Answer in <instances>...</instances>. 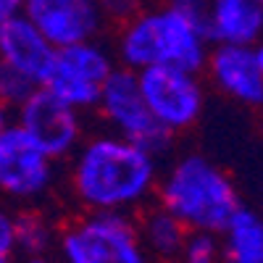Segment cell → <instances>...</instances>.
<instances>
[{
    "mask_svg": "<svg viewBox=\"0 0 263 263\" xmlns=\"http://www.w3.org/2000/svg\"><path fill=\"white\" fill-rule=\"evenodd\" d=\"M140 239H142V248H147L150 253H156L158 258H177L184 239L190 234V229L179 221L177 216H171L166 208H158L145 216Z\"/></svg>",
    "mask_w": 263,
    "mask_h": 263,
    "instance_id": "15",
    "label": "cell"
},
{
    "mask_svg": "<svg viewBox=\"0 0 263 263\" xmlns=\"http://www.w3.org/2000/svg\"><path fill=\"white\" fill-rule=\"evenodd\" d=\"M8 124H11V108L0 103V132H3Z\"/></svg>",
    "mask_w": 263,
    "mask_h": 263,
    "instance_id": "22",
    "label": "cell"
},
{
    "mask_svg": "<svg viewBox=\"0 0 263 263\" xmlns=\"http://www.w3.org/2000/svg\"><path fill=\"white\" fill-rule=\"evenodd\" d=\"M221 237L224 263H263V216L239 205Z\"/></svg>",
    "mask_w": 263,
    "mask_h": 263,
    "instance_id": "14",
    "label": "cell"
},
{
    "mask_svg": "<svg viewBox=\"0 0 263 263\" xmlns=\"http://www.w3.org/2000/svg\"><path fill=\"white\" fill-rule=\"evenodd\" d=\"M24 16L48 37L53 48L92 40L103 24L98 0H27Z\"/></svg>",
    "mask_w": 263,
    "mask_h": 263,
    "instance_id": "10",
    "label": "cell"
},
{
    "mask_svg": "<svg viewBox=\"0 0 263 263\" xmlns=\"http://www.w3.org/2000/svg\"><path fill=\"white\" fill-rule=\"evenodd\" d=\"M205 63L213 84L224 95L245 105H263V74L253 45H216Z\"/></svg>",
    "mask_w": 263,
    "mask_h": 263,
    "instance_id": "12",
    "label": "cell"
},
{
    "mask_svg": "<svg viewBox=\"0 0 263 263\" xmlns=\"http://www.w3.org/2000/svg\"><path fill=\"white\" fill-rule=\"evenodd\" d=\"M100 3V11H103V18H121V21H129L137 16V0H98Z\"/></svg>",
    "mask_w": 263,
    "mask_h": 263,
    "instance_id": "20",
    "label": "cell"
},
{
    "mask_svg": "<svg viewBox=\"0 0 263 263\" xmlns=\"http://www.w3.org/2000/svg\"><path fill=\"white\" fill-rule=\"evenodd\" d=\"M53 182V158H48L13 121L0 132V195L34 200Z\"/></svg>",
    "mask_w": 263,
    "mask_h": 263,
    "instance_id": "9",
    "label": "cell"
},
{
    "mask_svg": "<svg viewBox=\"0 0 263 263\" xmlns=\"http://www.w3.org/2000/svg\"><path fill=\"white\" fill-rule=\"evenodd\" d=\"M55 53L58 48L50 45L48 37L24 13L0 21V61L21 71L37 87H42L50 77L55 66Z\"/></svg>",
    "mask_w": 263,
    "mask_h": 263,
    "instance_id": "11",
    "label": "cell"
},
{
    "mask_svg": "<svg viewBox=\"0 0 263 263\" xmlns=\"http://www.w3.org/2000/svg\"><path fill=\"white\" fill-rule=\"evenodd\" d=\"M24 8H27V0H0V21L24 13Z\"/></svg>",
    "mask_w": 263,
    "mask_h": 263,
    "instance_id": "21",
    "label": "cell"
},
{
    "mask_svg": "<svg viewBox=\"0 0 263 263\" xmlns=\"http://www.w3.org/2000/svg\"><path fill=\"white\" fill-rule=\"evenodd\" d=\"M71 184L92 213H124L140 205L156 187V158L121 135H100L79 145Z\"/></svg>",
    "mask_w": 263,
    "mask_h": 263,
    "instance_id": "1",
    "label": "cell"
},
{
    "mask_svg": "<svg viewBox=\"0 0 263 263\" xmlns=\"http://www.w3.org/2000/svg\"><path fill=\"white\" fill-rule=\"evenodd\" d=\"M95 108L103 111L108 124L116 129V135L135 142L137 147L150 153L153 158H158L161 153H166L174 142V132L161 126L153 119V114L147 111L137 71L114 69L111 77L100 87V98H98Z\"/></svg>",
    "mask_w": 263,
    "mask_h": 263,
    "instance_id": "5",
    "label": "cell"
},
{
    "mask_svg": "<svg viewBox=\"0 0 263 263\" xmlns=\"http://www.w3.org/2000/svg\"><path fill=\"white\" fill-rule=\"evenodd\" d=\"M16 237H18V248L27 250L29 258L32 255H45L50 229L37 216H18L16 218Z\"/></svg>",
    "mask_w": 263,
    "mask_h": 263,
    "instance_id": "18",
    "label": "cell"
},
{
    "mask_svg": "<svg viewBox=\"0 0 263 263\" xmlns=\"http://www.w3.org/2000/svg\"><path fill=\"white\" fill-rule=\"evenodd\" d=\"M13 124L53 161L74 153L82 140L79 111L45 87L32 90V95L16 108Z\"/></svg>",
    "mask_w": 263,
    "mask_h": 263,
    "instance_id": "8",
    "label": "cell"
},
{
    "mask_svg": "<svg viewBox=\"0 0 263 263\" xmlns=\"http://www.w3.org/2000/svg\"><path fill=\"white\" fill-rule=\"evenodd\" d=\"M18 253V237H16V216L0 208V263H13Z\"/></svg>",
    "mask_w": 263,
    "mask_h": 263,
    "instance_id": "19",
    "label": "cell"
},
{
    "mask_svg": "<svg viewBox=\"0 0 263 263\" xmlns=\"http://www.w3.org/2000/svg\"><path fill=\"white\" fill-rule=\"evenodd\" d=\"M177 258L182 263H224L221 237L213 232H190Z\"/></svg>",
    "mask_w": 263,
    "mask_h": 263,
    "instance_id": "16",
    "label": "cell"
},
{
    "mask_svg": "<svg viewBox=\"0 0 263 263\" xmlns=\"http://www.w3.org/2000/svg\"><path fill=\"white\" fill-rule=\"evenodd\" d=\"M208 40L216 45H255L263 37L258 0H208Z\"/></svg>",
    "mask_w": 263,
    "mask_h": 263,
    "instance_id": "13",
    "label": "cell"
},
{
    "mask_svg": "<svg viewBox=\"0 0 263 263\" xmlns=\"http://www.w3.org/2000/svg\"><path fill=\"white\" fill-rule=\"evenodd\" d=\"M161 208L177 216L190 232L221 234L239 211L232 179L203 156H184L168 168L158 187Z\"/></svg>",
    "mask_w": 263,
    "mask_h": 263,
    "instance_id": "3",
    "label": "cell"
},
{
    "mask_svg": "<svg viewBox=\"0 0 263 263\" xmlns=\"http://www.w3.org/2000/svg\"><path fill=\"white\" fill-rule=\"evenodd\" d=\"M253 50H255V61H258V69H260V74H263V37L253 45Z\"/></svg>",
    "mask_w": 263,
    "mask_h": 263,
    "instance_id": "23",
    "label": "cell"
},
{
    "mask_svg": "<svg viewBox=\"0 0 263 263\" xmlns=\"http://www.w3.org/2000/svg\"><path fill=\"white\" fill-rule=\"evenodd\" d=\"M63 263H147L140 232L124 213H90L66 229Z\"/></svg>",
    "mask_w": 263,
    "mask_h": 263,
    "instance_id": "4",
    "label": "cell"
},
{
    "mask_svg": "<svg viewBox=\"0 0 263 263\" xmlns=\"http://www.w3.org/2000/svg\"><path fill=\"white\" fill-rule=\"evenodd\" d=\"M258 6H260V11H263V0H258Z\"/></svg>",
    "mask_w": 263,
    "mask_h": 263,
    "instance_id": "25",
    "label": "cell"
},
{
    "mask_svg": "<svg viewBox=\"0 0 263 263\" xmlns=\"http://www.w3.org/2000/svg\"><path fill=\"white\" fill-rule=\"evenodd\" d=\"M208 32L200 21L168 3L166 8L137 13L126 21L119 37V58L129 71L177 66L197 74L208 61Z\"/></svg>",
    "mask_w": 263,
    "mask_h": 263,
    "instance_id": "2",
    "label": "cell"
},
{
    "mask_svg": "<svg viewBox=\"0 0 263 263\" xmlns=\"http://www.w3.org/2000/svg\"><path fill=\"white\" fill-rule=\"evenodd\" d=\"M32 90H37V84L32 79H27L21 71L11 69L8 63L0 61V103L8 108H18L32 95Z\"/></svg>",
    "mask_w": 263,
    "mask_h": 263,
    "instance_id": "17",
    "label": "cell"
},
{
    "mask_svg": "<svg viewBox=\"0 0 263 263\" xmlns=\"http://www.w3.org/2000/svg\"><path fill=\"white\" fill-rule=\"evenodd\" d=\"M27 263H55V260H50V258H45V255H32Z\"/></svg>",
    "mask_w": 263,
    "mask_h": 263,
    "instance_id": "24",
    "label": "cell"
},
{
    "mask_svg": "<svg viewBox=\"0 0 263 263\" xmlns=\"http://www.w3.org/2000/svg\"><path fill=\"white\" fill-rule=\"evenodd\" d=\"M114 69V58L95 40L77 42L69 48H58L55 66L42 87L77 111H87L98 105L100 87Z\"/></svg>",
    "mask_w": 263,
    "mask_h": 263,
    "instance_id": "6",
    "label": "cell"
},
{
    "mask_svg": "<svg viewBox=\"0 0 263 263\" xmlns=\"http://www.w3.org/2000/svg\"><path fill=\"white\" fill-rule=\"evenodd\" d=\"M147 111L168 132L192 126L203 111V87L195 71L177 66H150L137 71Z\"/></svg>",
    "mask_w": 263,
    "mask_h": 263,
    "instance_id": "7",
    "label": "cell"
}]
</instances>
